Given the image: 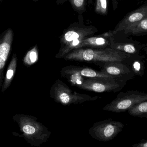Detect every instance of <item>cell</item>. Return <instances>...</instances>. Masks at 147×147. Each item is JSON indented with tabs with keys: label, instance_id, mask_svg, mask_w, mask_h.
I'll list each match as a JSON object with an SVG mask.
<instances>
[{
	"label": "cell",
	"instance_id": "cell-1",
	"mask_svg": "<svg viewBox=\"0 0 147 147\" xmlns=\"http://www.w3.org/2000/svg\"><path fill=\"white\" fill-rule=\"evenodd\" d=\"M98 32V30L94 26L85 25L83 15H78V21L71 24L59 37L60 48L55 57L62 58L77 48L85 38L93 36Z\"/></svg>",
	"mask_w": 147,
	"mask_h": 147
},
{
	"label": "cell",
	"instance_id": "cell-2",
	"mask_svg": "<svg viewBox=\"0 0 147 147\" xmlns=\"http://www.w3.org/2000/svg\"><path fill=\"white\" fill-rule=\"evenodd\" d=\"M131 55L113 49L106 48L82 47L76 48L67 54L63 58L70 61L96 62H124Z\"/></svg>",
	"mask_w": 147,
	"mask_h": 147
},
{
	"label": "cell",
	"instance_id": "cell-3",
	"mask_svg": "<svg viewBox=\"0 0 147 147\" xmlns=\"http://www.w3.org/2000/svg\"><path fill=\"white\" fill-rule=\"evenodd\" d=\"M22 133L20 136L32 146L40 147L46 143L51 135V131L35 117L25 114L16 115L13 117Z\"/></svg>",
	"mask_w": 147,
	"mask_h": 147
},
{
	"label": "cell",
	"instance_id": "cell-4",
	"mask_svg": "<svg viewBox=\"0 0 147 147\" xmlns=\"http://www.w3.org/2000/svg\"><path fill=\"white\" fill-rule=\"evenodd\" d=\"M65 79L72 86L96 93L118 92L127 84L115 79L70 77Z\"/></svg>",
	"mask_w": 147,
	"mask_h": 147
},
{
	"label": "cell",
	"instance_id": "cell-5",
	"mask_svg": "<svg viewBox=\"0 0 147 147\" xmlns=\"http://www.w3.org/2000/svg\"><path fill=\"white\" fill-rule=\"evenodd\" d=\"M50 97L56 102L64 105L77 104L97 100L98 96H91L73 91L65 83L57 79L50 90Z\"/></svg>",
	"mask_w": 147,
	"mask_h": 147
},
{
	"label": "cell",
	"instance_id": "cell-6",
	"mask_svg": "<svg viewBox=\"0 0 147 147\" xmlns=\"http://www.w3.org/2000/svg\"><path fill=\"white\" fill-rule=\"evenodd\" d=\"M147 100V93L145 92L137 90L122 91L102 109L114 113H122L128 111L136 104Z\"/></svg>",
	"mask_w": 147,
	"mask_h": 147
},
{
	"label": "cell",
	"instance_id": "cell-7",
	"mask_svg": "<svg viewBox=\"0 0 147 147\" xmlns=\"http://www.w3.org/2000/svg\"><path fill=\"white\" fill-rule=\"evenodd\" d=\"M124 127L121 122L107 119L95 123L89 129V133L93 139L106 142L113 140Z\"/></svg>",
	"mask_w": 147,
	"mask_h": 147
},
{
	"label": "cell",
	"instance_id": "cell-8",
	"mask_svg": "<svg viewBox=\"0 0 147 147\" xmlns=\"http://www.w3.org/2000/svg\"><path fill=\"white\" fill-rule=\"evenodd\" d=\"M94 64L99 67L101 71L126 83L135 76L130 67L124 62H96Z\"/></svg>",
	"mask_w": 147,
	"mask_h": 147
},
{
	"label": "cell",
	"instance_id": "cell-9",
	"mask_svg": "<svg viewBox=\"0 0 147 147\" xmlns=\"http://www.w3.org/2000/svg\"><path fill=\"white\" fill-rule=\"evenodd\" d=\"M60 73L61 76L64 79L70 77H81L117 79L113 76L105 72H102L101 71L96 70L92 68L86 66H68L62 68Z\"/></svg>",
	"mask_w": 147,
	"mask_h": 147
},
{
	"label": "cell",
	"instance_id": "cell-10",
	"mask_svg": "<svg viewBox=\"0 0 147 147\" xmlns=\"http://www.w3.org/2000/svg\"><path fill=\"white\" fill-rule=\"evenodd\" d=\"M147 18V4L128 14L117 25L112 31L114 35L124 31L131 26Z\"/></svg>",
	"mask_w": 147,
	"mask_h": 147
},
{
	"label": "cell",
	"instance_id": "cell-11",
	"mask_svg": "<svg viewBox=\"0 0 147 147\" xmlns=\"http://www.w3.org/2000/svg\"><path fill=\"white\" fill-rule=\"evenodd\" d=\"M13 37L14 32L10 28L0 35V72L4 69L6 61L11 53Z\"/></svg>",
	"mask_w": 147,
	"mask_h": 147
},
{
	"label": "cell",
	"instance_id": "cell-12",
	"mask_svg": "<svg viewBox=\"0 0 147 147\" xmlns=\"http://www.w3.org/2000/svg\"><path fill=\"white\" fill-rule=\"evenodd\" d=\"M112 31L106 32L97 36H90L85 38L77 48L82 47L106 48L110 47V38L114 35Z\"/></svg>",
	"mask_w": 147,
	"mask_h": 147
},
{
	"label": "cell",
	"instance_id": "cell-13",
	"mask_svg": "<svg viewBox=\"0 0 147 147\" xmlns=\"http://www.w3.org/2000/svg\"><path fill=\"white\" fill-rule=\"evenodd\" d=\"M110 47L126 53L133 57H142L140 54V49L134 44L130 43L116 42L113 37L110 38Z\"/></svg>",
	"mask_w": 147,
	"mask_h": 147
},
{
	"label": "cell",
	"instance_id": "cell-14",
	"mask_svg": "<svg viewBox=\"0 0 147 147\" xmlns=\"http://www.w3.org/2000/svg\"><path fill=\"white\" fill-rule=\"evenodd\" d=\"M143 57L131 56L123 62L130 67L135 76L142 77L145 74V65L142 60Z\"/></svg>",
	"mask_w": 147,
	"mask_h": 147
},
{
	"label": "cell",
	"instance_id": "cell-15",
	"mask_svg": "<svg viewBox=\"0 0 147 147\" xmlns=\"http://www.w3.org/2000/svg\"><path fill=\"white\" fill-rule=\"evenodd\" d=\"M17 58L16 54L14 53L12 56L11 61L8 66L6 76L4 78V82L2 87V92L4 91L10 86L16 70L17 64Z\"/></svg>",
	"mask_w": 147,
	"mask_h": 147
},
{
	"label": "cell",
	"instance_id": "cell-16",
	"mask_svg": "<svg viewBox=\"0 0 147 147\" xmlns=\"http://www.w3.org/2000/svg\"><path fill=\"white\" fill-rule=\"evenodd\" d=\"M69 1L74 10L78 14L83 15L86 11V0H57L58 5Z\"/></svg>",
	"mask_w": 147,
	"mask_h": 147
},
{
	"label": "cell",
	"instance_id": "cell-17",
	"mask_svg": "<svg viewBox=\"0 0 147 147\" xmlns=\"http://www.w3.org/2000/svg\"><path fill=\"white\" fill-rule=\"evenodd\" d=\"M125 34L138 35L147 33V18L124 30Z\"/></svg>",
	"mask_w": 147,
	"mask_h": 147
},
{
	"label": "cell",
	"instance_id": "cell-18",
	"mask_svg": "<svg viewBox=\"0 0 147 147\" xmlns=\"http://www.w3.org/2000/svg\"><path fill=\"white\" fill-rule=\"evenodd\" d=\"M127 111L132 116L147 118V100L136 104Z\"/></svg>",
	"mask_w": 147,
	"mask_h": 147
},
{
	"label": "cell",
	"instance_id": "cell-19",
	"mask_svg": "<svg viewBox=\"0 0 147 147\" xmlns=\"http://www.w3.org/2000/svg\"><path fill=\"white\" fill-rule=\"evenodd\" d=\"M38 60V51L37 45L32 47L26 54L23 58V63L27 66H30L35 64Z\"/></svg>",
	"mask_w": 147,
	"mask_h": 147
},
{
	"label": "cell",
	"instance_id": "cell-20",
	"mask_svg": "<svg viewBox=\"0 0 147 147\" xmlns=\"http://www.w3.org/2000/svg\"><path fill=\"white\" fill-rule=\"evenodd\" d=\"M94 11L100 15H107L109 11V0H96Z\"/></svg>",
	"mask_w": 147,
	"mask_h": 147
},
{
	"label": "cell",
	"instance_id": "cell-21",
	"mask_svg": "<svg viewBox=\"0 0 147 147\" xmlns=\"http://www.w3.org/2000/svg\"><path fill=\"white\" fill-rule=\"evenodd\" d=\"M133 147H147V140H142L138 143L134 144Z\"/></svg>",
	"mask_w": 147,
	"mask_h": 147
},
{
	"label": "cell",
	"instance_id": "cell-22",
	"mask_svg": "<svg viewBox=\"0 0 147 147\" xmlns=\"http://www.w3.org/2000/svg\"><path fill=\"white\" fill-rule=\"evenodd\" d=\"M120 0H112V6L113 10H115L118 7L119 1Z\"/></svg>",
	"mask_w": 147,
	"mask_h": 147
},
{
	"label": "cell",
	"instance_id": "cell-23",
	"mask_svg": "<svg viewBox=\"0 0 147 147\" xmlns=\"http://www.w3.org/2000/svg\"><path fill=\"white\" fill-rule=\"evenodd\" d=\"M3 2V0H0V6H1V4Z\"/></svg>",
	"mask_w": 147,
	"mask_h": 147
},
{
	"label": "cell",
	"instance_id": "cell-24",
	"mask_svg": "<svg viewBox=\"0 0 147 147\" xmlns=\"http://www.w3.org/2000/svg\"><path fill=\"white\" fill-rule=\"evenodd\" d=\"M39 1V0H32V1H33L34 2H37Z\"/></svg>",
	"mask_w": 147,
	"mask_h": 147
}]
</instances>
